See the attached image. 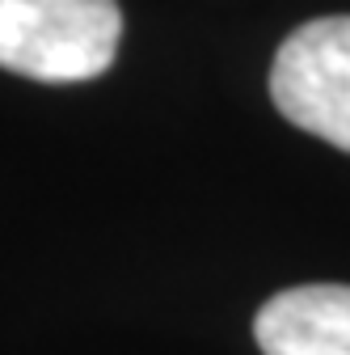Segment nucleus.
Segmentation results:
<instances>
[{
    "label": "nucleus",
    "mask_w": 350,
    "mask_h": 355,
    "mask_svg": "<svg viewBox=\"0 0 350 355\" xmlns=\"http://www.w3.org/2000/svg\"><path fill=\"white\" fill-rule=\"evenodd\" d=\"M253 338L261 355H350V288H287L257 309Z\"/></svg>",
    "instance_id": "3"
},
{
    "label": "nucleus",
    "mask_w": 350,
    "mask_h": 355,
    "mask_svg": "<svg viewBox=\"0 0 350 355\" xmlns=\"http://www.w3.org/2000/svg\"><path fill=\"white\" fill-rule=\"evenodd\" d=\"M118 38V0H0V68L42 85L102 76Z\"/></svg>",
    "instance_id": "1"
},
{
    "label": "nucleus",
    "mask_w": 350,
    "mask_h": 355,
    "mask_svg": "<svg viewBox=\"0 0 350 355\" xmlns=\"http://www.w3.org/2000/svg\"><path fill=\"white\" fill-rule=\"evenodd\" d=\"M270 98L287 123L350 153V17H317L283 42Z\"/></svg>",
    "instance_id": "2"
}]
</instances>
